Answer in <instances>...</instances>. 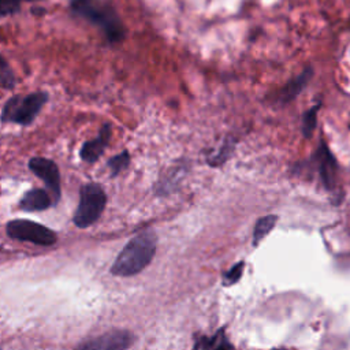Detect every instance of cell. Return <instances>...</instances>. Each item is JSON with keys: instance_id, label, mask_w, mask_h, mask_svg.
I'll return each instance as SVG.
<instances>
[{"instance_id": "8", "label": "cell", "mask_w": 350, "mask_h": 350, "mask_svg": "<svg viewBox=\"0 0 350 350\" xmlns=\"http://www.w3.org/2000/svg\"><path fill=\"white\" fill-rule=\"evenodd\" d=\"M111 133H112L111 124H108V123L103 124L96 138L88 139L82 144V146L79 149L81 160L88 164L96 163L104 154V152L108 146V142L111 139Z\"/></svg>"}, {"instance_id": "16", "label": "cell", "mask_w": 350, "mask_h": 350, "mask_svg": "<svg viewBox=\"0 0 350 350\" xmlns=\"http://www.w3.org/2000/svg\"><path fill=\"white\" fill-rule=\"evenodd\" d=\"M320 103H317L316 105H313L312 108H309L304 116H302V134L304 137H310L312 133L314 131V127H316V123H317V112L320 109Z\"/></svg>"}, {"instance_id": "2", "label": "cell", "mask_w": 350, "mask_h": 350, "mask_svg": "<svg viewBox=\"0 0 350 350\" xmlns=\"http://www.w3.org/2000/svg\"><path fill=\"white\" fill-rule=\"evenodd\" d=\"M157 238L153 231H142L133 237L118 254L111 267L115 276H133L149 265L156 253Z\"/></svg>"}, {"instance_id": "11", "label": "cell", "mask_w": 350, "mask_h": 350, "mask_svg": "<svg viewBox=\"0 0 350 350\" xmlns=\"http://www.w3.org/2000/svg\"><path fill=\"white\" fill-rule=\"evenodd\" d=\"M312 75V70L310 68H306L295 79H293L291 82H288L280 92V101L282 103H288L291 100H294L299 93L301 90L306 86L309 78Z\"/></svg>"}, {"instance_id": "4", "label": "cell", "mask_w": 350, "mask_h": 350, "mask_svg": "<svg viewBox=\"0 0 350 350\" xmlns=\"http://www.w3.org/2000/svg\"><path fill=\"white\" fill-rule=\"evenodd\" d=\"M107 205V194L101 185L86 182L79 189V202L72 216V223L78 228H86L94 224Z\"/></svg>"}, {"instance_id": "18", "label": "cell", "mask_w": 350, "mask_h": 350, "mask_svg": "<svg viewBox=\"0 0 350 350\" xmlns=\"http://www.w3.org/2000/svg\"><path fill=\"white\" fill-rule=\"evenodd\" d=\"M243 267H245V264H243L242 261H239V262L235 264L228 272H226L224 279H223V282L226 283V286L234 284L235 282L239 280V278L242 276V272H243Z\"/></svg>"}, {"instance_id": "19", "label": "cell", "mask_w": 350, "mask_h": 350, "mask_svg": "<svg viewBox=\"0 0 350 350\" xmlns=\"http://www.w3.org/2000/svg\"><path fill=\"white\" fill-rule=\"evenodd\" d=\"M211 350H234L232 346L226 340V338H220L217 342H211L209 345Z\"/></svg>"}, {"instance_id": "20", "label": "cell", "mask_w": 350, "mask_h": 350, "mask_svg": "<svg viewBox=\"0 0 350 350\" xmlns=\"http://www.w3.org/2000/svg\"><path fill=\"white\" fill-rule=\"evenodd\" d=\"M275 350H286V349H275Z\"/></svg>"}, {"instance_id": "15", "label": "cell", "mask_w": 350, "mask_h": 350, "mask_svg": "<svg viewBox=\"0 0 350 350\" xmlns=\"http://www.w3.org/2000/svg\"><path fill=\"white\" fill-rule=\"evenodd\" d=\"M16 85V79L14 71L5 57L0 55V88L5 90H12Z\"/></svg>"}, {"instance_id": "6", "label": "cell", "mask_w": 350, "mask_h": 350, "mask_svg": "<svg viewBox=\"0 0 350 350\" xmlns=\"http://www.w3.org/2000/svg\"><path fill=\"white\" fill-rule=\"evenodd\" d=\"M27 167L31 171V174H34L45 183L46 190L52 197L53 205H56L62 197V182L57 164L51 159L36 156L29 160Z\"/></svg>"}, {"instance_id": "1", "label": "cell", "mask_w": 350, "mask_h": 350, "mask_svg": "<svg viewBox=\"0 0 350 350\" xmlns=\"http://www.w3.org/2000/svg\"><path fill=\"white\" fill-rule=\"evenodd\" d=\"M70 10L74 15L100 27L111 44L124 38V25L108 0H70Z\"/></svg>"}, {"instance_id": "7", "label": "cell", "mask_w": 350, "mask_h": 350, "mask_svg": "<svg viewBox=\"0 0 350 350\" xmlns=\"http://www.w3.org/2000/svg\"><path fill=\"white\" fill-rule=\"evenodd\" d=\"M131 343L133 335L129 331L112 329L82 342L75 350H127Z\"/></svg>"}, {"instance_id": "14", "label": "cell", "mask_w": 350, "mask_h": 350, "mask_svg": "<svg viewBox=\"0 0 350 350\" xmlns=\"http://www.w3.org/2000/svg\"><path fill=\"white\" fill-rule=\"evenodd\" d=\"M129 165H130V153L127 150H122L120 153L112 156L107 161V167L109 168V174H111L112 178L118 176Z\"/></svg>"}, {"instance_id": "17", "label": "cell", "mask_w": 350, "mask_h": 350, "mask_svg": "<svg viewBox=\"0 0 350 350\" xmlns=\"http://www.w3.org/2000/svg\"><path fill=\"white\" fill-rule=\"evenodd\" d=\"M23 1H36V0H0V18L19 12L21 4Z\"/></svg>"}, {"instance_id": "9", "label": "cell", "mask_w": 350, "mask_h": 350, "mask_svg": "<svg viewBox=\"0 0 350 350\" xmlns=\"http://www.w3.org/2000/svg\"><path fill=\"white\" fill-rule=\"evenodd\" d=\"M319 172L323 185L325 189L332 190L335 187V175H336V161L331 150L328 149L327 144L324 141L320 142V146L316 152Z\"/></svg>"}, {"instance_id": "10", "label": "cell", "mask_w": 350, "mask_h": 350, "mask_svg": "<svg viewBox=\"0 0 350 350\" xmlns=\"http://www.w3.org/2000/svg\"><path fill=\"white\" fill-rule=\"evenodd\" d=\"M53 205L52 197L45 189L34 187L27 190L19 200V208L25 212H40Z\"/></svg>"}, {"instance_id": "3", "label": "cell", "mask_w": 350, "mask_h": 350, "mask_svg": "<svg viewBox=\"0 0 350 350\" xmlns=\"http://www.w3.org/2000/svg\"><path fill=\"white\" fill-rule=\"evenodd\" d=\"M48 98L49 94L44 90L31 92L29 94H15L3 105L0 122L4 124L15 123L19 126H30L46 104Z\"/></svg>"}, {"instance_id": "13", "label": "cell", "mask_w": 350, "mask_h": 350, "mask_svg": "<svg viewBox=\"0 0 350 350\" xmlns=\"http://www.w3.org/2000/svg\"><path fill=\"white\" fill-rule=\"evenodd\" d=\"M278 216L276 215H267L257 220L253 231V243L257 245L276 224Z\"/></svg>"}, {"instance_id": "12", "label": "cell", "mask_w": 350, "mask_h": 350, "mask_svg": "<svg viewBox=\"0 0 350 350\" xmlns=\"http://www.w3.org/2000/svg\"><path fill=\"white\" fill-rule=\"evenodd\" d=\"M234 139L232 138H227L223 141V144L216 149V150H212L208 157H206V161L211 167H220L221 164H224L230 156L234 152Z\"/></svg>"}, {"instance_id": "5", "label": "cell", "mask_w": 350, "mask_h": 350, "mask_svg": "<svg viewBox=\"0 0 350 350\" xmlns=\"http://www.w3.org/2000/svg\"><path fill=\"white\" fill-rule=\"evenodd\" d=\"M5 232L12 239L31 242L40 246H51L57 239L56 234L51 228L27 219L10 220L5 226Z\"/></svg>"}]
</instances>
